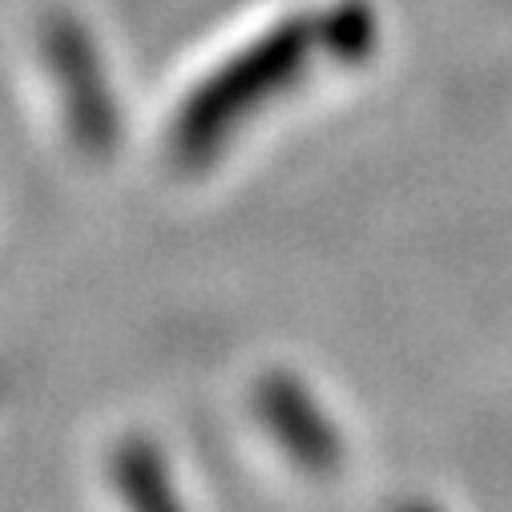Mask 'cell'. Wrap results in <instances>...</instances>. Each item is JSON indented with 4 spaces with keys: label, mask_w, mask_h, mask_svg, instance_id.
<instances>
[{
    "label": "cell",
    "mask_w": 512,
    "mask_h": 512,
    "mask_svg": "<svg viewBox=\"0 0 512 512\" xmlns=\"http://www.w3.org/2000/svg\"><path fill=\"white\" fill-rule=\"evenodd\" d=\"M319 45V25L311 21H287L271 29L259 45L238 53L222 73H214L182 109L174 146L186 162H202L218 150L226 134L250 117V109L267 105L275 93L291 89L299 73L307 69L311 53Z\"/></svg>",
    "instance_id": "obj_1"
},
{
    "label": "cell",
    "mask_w": 512,
    "mask_h": 512,
    "mask_svg": "<svg viewBox=\"0 0 512 512\" xmlns=\"http://www.w3.org/2000/svg\"><path fill=\"white\" fill-rule=\"evenodd\" d=\"M49 65L57 73V85L69 101V121L73 134L85 142V150H109L117 138V117H113V97L105 89V73L97 65V53L89 49L85 33L73 21H53L45 33Z\"/></svg>",
    "instance_id": "obj_2"
},
{
    "label": "cell",
    "mask_w": 512,
    "mask_h": 512,
    "mask_svg": "<svg viewBox=\"0 0 512 512\" xmlns=\"http://www.w3.org/2000/svg\"><path fill=\"white\" fill-rule=\"evenodd\" d=\"M259 416L279 448L307 472H335L343 460V444L335 424L311 400V392L291 375H267L259 383Z\"/></svg>",
    "instance_id": "obj_3"
},
{
    "label": "cell",
    "mask_w": 512,
    "mask_h": 512,
    "mask_svg": "<svg viewBox=\"0 0 512 512\" xmlns=\"http://www.w3.org/2000/svg\"><path fill=\"white\" fill-rule=\"evenodd\" d=\"M113 480L130 504V512H186L178 488L166 472V460L146 440L121 444L113 456Z\"/></svg>",
    "instance_id": "obj_4"
},
{
    "label": "cell",
    "mask_w": 512,
    "mask_h": 512,
    "mask_svg": "<svg viewBox=\"0 0 512 512\" xmlns=\"http://www.w3.org/2000/svg\"><path fill=\"white\" fill-rule=\"evenodd\" d=\"M319 41L327 45V53H335L343 61H359L375 45V21L363 5H351L347 0L335 13H327V21L319 25Z\"/></svg>",
    "instance_id": "obj_5"
},
{
    "label": "cell",
    "mask_w": 512,
    "mask_h": 512,
    "mask_svg": "<svg viewBox=\"0 0 512 512\" xmlns=\"http://www.w3.org/2000/svg\"><path fill=\"white\" fill-rule=\"evenodd\" d=\"M408 512H428V508H408Z\"/></svg>",
    "instance_id": "obj_6"
}]
</instances>
